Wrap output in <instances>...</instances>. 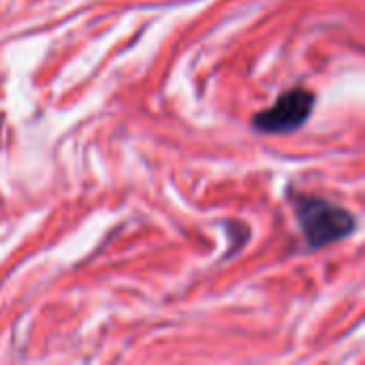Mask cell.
Here are the masks:
<instances>
[{"mask_svg":"<svg viewBox=\"0 0 365 365\" xmlns=\"http://www.w3.org/2000/svg\"><path fill=\"white\" fill-rule=\"evenodd\" d=\"M314 105H317L314 92H310L308 88H291L269 109L252 118V128L267 135L293 133L310 120Z\"/></svg>","mask_w":365,"mask_h":365,"instance_id":"2","label":"cell"},{"mask_svg":"<svg viewBox=\"0 0 365 365\" xmlns=\"http://www.w3.org/2000/svg\"><path fill=\"white\" fill-rule=\"evenodd\" d=\"M293 201H295V214L302 225L304 237L312 250L346 240L357 229V218L349 210L327 199L299 195L293 197Z\"/></svg>","mask_w":365,"mask_h":365,"instance_id":"1","label":"cell"}]
</instances>
